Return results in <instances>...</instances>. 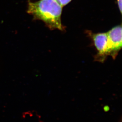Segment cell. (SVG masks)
Instances as JSON below:
<instances>
[{"label": "cell", "instance_id": "cell-1", "mask_svg": "<svg viewBox=\"0 0 122 122\" xmlns=\"http://www.w3.org/2000/svg\"><path fill=\"white\" fill-rule=\"evenodd\" d=\"M62 7L56 0H40L28 3L27 12L36 20L44 21L51 30L63 31L65 27L61 23Z\"/></svg>", "mask_w": 122, "mask_h": 122}, {"label": "cell", "instance_id": "cell-3", "mask_svg": "<svg viewBox=\"0 0 122 122\" xmlns=\"http://www.w3.org/2000/svg\"><path fill=\"white\" fill-rule=\"evenodd\" d=\"M91 36L95 46L98 51L97 58L103 60L106 56V48L107 44V33L91 34Z\"/></svg>", "mask_w": 122, "mask_h": 122}, {"label": "cell", "instance_id": "cell-2", "mask_svg": "<svg viewBox=\"0 0 122 122\" xmlns=\"http://www.w3.org/2000/svg\"><path fill=\"white\" fill-rule=\"evenodd\" d=\"M107 35L106 56L110 55L115 58L122 47L121 25L112 28Z\"/></svg>", "mask_w": 122, "mask_h": 122}, {"label": "cell", "instance_id": "cell-5", "mask_svg": "<svg viewBox=\"0 0 122 122\" xmlns=\"http://www.w3.org/2000/svg\"><path fill=\"white\" fill-rule=\"evenodd\" d=\"M118 4L121 13H122V0H117Z\"/></svg>", "mask_w": 122, "mask_h": 122}, {"label": "cell", "instance_id": "cell-4", "mask_svg": "<svg viewBox=\"0 0 122 122\" xmlns=\"http://www.w3.org/2000/svg\"><path fill=\"white\" fill-rule=\"evenodd\" d=\"M62 7L66 6L72 0H56Z\"/></svg>", "mask_w": 122, "mask_h": 122}]
</instances>
